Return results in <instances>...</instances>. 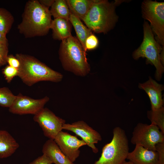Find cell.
<instances>
[{"mask_svg": "<svg viewBox=\"0 0 164 164\" xmlns=\"http://www.w3.org/2000/svg\"><path fill=\"white\" fill-rule=\"evenodd\" d=\"M7 63L9 65L18 69L20 66V63L19 60L15 56L11 54L8 55Z\"/></svg>", "mask_w": 164, "mask_h": 164, "instance_id": "29", "label": "cell"}, {"mask_svg": "<svg viewBox=\"0 0 164 164\" xmlns=\"http://www.w3.org/2000/svg\"><path fill=\"white\" fill-rule=\"evenodd\" d=\"M147 117L151 124L157 126L164 134V108L162 107L158 110H151L147 112Z\"/></svg>", "mask_w": 164, "mask_h": 164, "instance_id": "22", "label": "cell"}, {"mask_svg": "<svg viewBox=\"0 0 164 164\" xmlns=\"http://www.w3.org/2000/svg\"><path fill=\"white\" fill-rule=\"evenodd\" d=\"M121 164H134L130 161H125L124 162H122V163H121Z\"/></svg>", "mask_w": 164, "mask_h": 164, "instance_id": "32", "label": "cell"}, {"mask_svg": "<svg viewBox=\"0 0 164 164\" xmlns=\"http://www.w3.org/2000/svg\"><path fill=\"white\" fill-rule=\"evenodd\" d=\"M63 129L70 131L80 136L95 153H97L98 149L95 144L102 140L100 134L83 121H79L71 124H64Z\"/></svg>", "mask_w": 164, "mask_h": 164, "instance_id": "11", "label": "cell"}, {"mask_svg": "<svg viewBox=\"0 0 164 164\" xmlns=\"http://www.w3.org/2000/svg\"><path fill=\"white\" fill-rule=\"evenodd\" d=\"M15 56L20 63L18 76L29 86L40 81L58 83L63 79V76L61 73L33 56L22 53L16 54Z\"/></svg>", "mask_w": 164, "mask_h": 164, "instance_id": "2", "label": "cell"}, {"mask_svg": "<svg viewBox=\"0 0 164 164\" xmlns=\"http://www.w3.org/2000/svg\"><path fill=\"white\" fill-rule=\"evenodd\" d=\"M138 87L144 90L150 98L151 105V110L155 111L163 107V101L162 91L164 87L152 79L151 77L146 82L139 83Z\"/></svg>", "mask_w": 164, "mask_h": 164, "instance_id": "13", "label": "cell"}, {"mask_svg": "<svg viewBox=\"0 0 164 164\" xmlns=\"http://www.w3.org/2000/svg\"><path fill=\"white\" fill-rule=\"evenodd\" d=\"M86 52L75 37L71 36L62 40L58 53L63 68L77 76L84 77L87 75L91 67Z\"/></svg>", "mask_w": 164, "mask_h": 164, "instance_id": "3", "label": "cell"}, {"mask_svg": "<svg viewBox=\"0 0 164 164\" xmlns=\"http://www.w3.org/2000/svg\"><path fill=\"white\" fill-rule=\"evenodd\" d=\"M2 73L7 82L10 83L15 77L18 76V69L8 65L3 70Z\"/></svg>", "mask_w": 164, "mask_h": 164, "instance_id": "24", "label": "cell"}, {"mask_svg": "<svg viewBox=\"0 0 164 164\" xmlns=\"http://www.w3.org/2000/svg\"><path fill=\"white\" fill-rule=\"evenodd\" d=\"M40 4L44 7L49 9L51 7L55 0H39Z\"/></svg>", "mask_w": 164, "mask_h": 164, "instance_id": "30", "label": "cell"}, {"mask_svg": "<svg viewBox=\"0 0 164 164\" xmlns=\"http://www.w3.org/2000/svg\"><path fill=\"white\" fill-rule=\"evenodd\" d=\"M53 162L47 155L43 154L29 164H52Z\"/></svg>", "mask_w": 164, "mask_h": 164, "instance_id": "27", "label": "cell"}, {"mask_svg": "<svg viewBox=\"0 0 164 164\" xmlns=\"http://www.w3.org/2000/svg\"><path fill=\"white\" fill-rule=\"evenodd\" d=\"M33 119L39 124L44 136L53 140L62 131L63 126L66 122L65 120L56 116L46 108L34 115Z\"/></svg>", "mask_w": 164, "mask_h": 164, "instance_id": "9", "label": "cell"}, {"mask_svg": "<svg viewBox=\"0 0 164 164\" xmlns=\"http://www.w3.org/2000/svg\"><path fill=\"white\" fill-rule=\"evenodd\" d=\"M8 52V45L0 43V68L7 64Z\"/></svg>", "mask_w": 164, "mask_h": 164, "instance_id": "26", "label": "cell"}, {"mask_svg": "<svg viewBox=\"0 0 164 164\" xmlns=\"http://www.w3.org/2000/svg\"><path fill=\"white\" fill-rule=\"evenodd\" d=\"M54 140L61 151L73 162L80 155V148L86 145L83 140L62 131L57 134Z\"/></svg>", "mask_w": 164, "mask_h": 164, "instance_id": "12", "label": "cell"}, {"mask_svg": "<svg viewBox=\"0 0 164 164\" xmlns=\"http://www.w3.org/2000/svg\"><path fill=\"white\" fill-rule=\"evenodd\" d=\"M70 12L80 20L85 17L95 0H67Z\"/></svg>", "mask_w": 164, "mask_h": 164, "instance_id": "18", "label": "cell"}, {"mask_svg": "<svg viewBox=\"0 0 164 164\" xmlns=\"http://www.w3.org/2000/svg\"><path fill=\"white\" fill-rule=\"evenodd\" d=\"M118 1L95 0L82 20L87 27L96 33H107L114 26L118 19L115 7Z\"/></svg>", "mask_w": 164, "mask_h": 164, "instance_id": "4", "label": "cell"}, {"mask_svg": "<svg viewBox=\"0 0 164 164\" xmlns=\"http://www.w3.org/2000/svg\"><path fill=\"white\" fill-rule=\"evenodd\" d=\"M50 11L54 19L69 20L70 12L66 0H55Z\"/></svg>", "mask_w": 164, "mask_h": 164, "instance_id": "20", "label": "cell"}, {"mask_svg": "<svg viewBox=\"0 0 164 164\" xmlns=\"http://www.w3.org/2000/svg\"><path fill=\"white\" fill-rule=\"evenodd\" d=\"M47 96L39 99H34L19 94L12 105L9 108V111L13 114L19 115L36 114L44 108L49 101Z\"/></svg>", "mask_w": 164, "mask_h": 164, "instance_id": "10", "label": "cell"}, {"mask_svg": "<svg viewBox=\"0 0 164 164\" xmlns=\"http://www.w3.org/2000/svg\"><path fill=\"white\" fill-rule=\"evenodd\" d=\"M113 133L111 141L104 146L100 157L94 164H121L127 159L129 147L125 131L118 126Z\"/></svg>", "mask_w": 164, "mask_h": 164, "instance_id": "6", "label": "cell"}, {"mask_svg": "<svg viewBox=\"0 0 164 164\" xmlns=\"http://www.w3.org/2000/svg\"><path fill=\"white\" fill-rule=\"evenodd\" d=\"M69 20L75 30L77 39L86 51L85 42L87 38L92 34V31L85 26L79 18L70 13Z\"/></svg>", "mask_w": 164, "mask_h": 164, "instance_id": "19", "label": "cell"}, {"mask_svg": "<svg viewBox=\"0 0 164 164\" xmlns=\"http://www.w3.org/2000/svg\"><path fill=\"white\" fill-rule=\"evenodd\" d=\"M14 22V17L12 14L7 9L0 8V32L6 36Z\"/></svg>", "mask_w": 164, "mask_h": 164, "instance_id": "21", "label": "cell"}, {"mask_svg": "<svg viewBox=\"0 0 164 164\" xmlns=\"http://www.w3.org/2000/svg\"><path fill=\"white\" fill-rule=\"evenodd\" d=\"M131 142L135 145L155 151L156 145L164 142V134L154 124L139 123L134 129Z\"/></svg>", "mask_w": 164, "mask_h": 164, "instance_id": "8", "label": "cell"}, {"mask_svg": "<svg viewBox=\"0 0 164 164\" xmlns=\"http://www.w3.org/2000/svg\"><path fill=\"white\" fill-rule=\"evenodd\" d=\"M143 18L150 23L151 27L156 35V41L164 46V3L145 0L142 4Z\"/></svg>", "mask_w": 164, "mask_h": 164, "instance_id": "7", "label": "cell"}, {"mask_svg": "<svg viewBox=\"0 0 164 164\" xmlns=\"http://www.w3.org/2000/svg\"><path fill=\"white\" fill-rule=\"evenodd\" d=\"M51 16L49 9L42 6L38 0L28 1L17 28L26 38L45 36L50 29Z\"/></svg>", "mask_w": 164, "mask_h": 164, "instance_id": "1", "label": "cell"}, {"mask_svg": "<svg viewBox=\"0 0 164 164\" xmlns=\"http://www.w3.org/2000/svg\"><path fill=\"white\" fill-rule=\"evenodd\" d=\"M72 26L69 20L54 19L52 21L50 26V29L52 30L53 38L62 41L71 36Z\"/></svg>", "mask_w": 164, "mask_h": 164, "instance_id": "17", "label": "cell"}, {"mask_svg": "<svg viewBox=\"0 0 164 164\" xmlns=\"http://www.w3.org/2000/svg\"><path fill=\"white\" fill-rule=\"evenodd\" d=\"M19 147V143L7 131L0 130V158L12 155Z\"/></svg>", "mask_w": 164, "mask_h": 164, "instance_id": "16", "label": "cell"}, {"mask_svg": "<svg viewBox=\"0 0 164 164\" xmlns=\"http://www.w3.org/2000/svg\"><path fill=\"white\" fill-rule=\"evenodd\" d=\"M99 43L97 37L93 33L87 38L85 42V48L86 50H94L97 47Z\"/></svg>", "mask_w": 164, "mask_h": 164, "instance_id": "25", "label": "cell"}, {"mask_svg": "<svg viewBox=\"0 0 164 164\" xmlns=\"http://www.w3.org/2000/svg\"><path fill=\"white\" fill-rule=\"evenodd\" d=\"M42 151L55 164H75L63 153L54 140L49 139L43 145Z\"/></svg>", "mask_w": 164, "mask_h": 164, "instance_id": "15", "label": "cell"}, {"mask_svg": "<svg viewBox=\"0 0 164 164\" xmlns=\"http://www.w3.org/2000/svg\"><path fill=\"white\" fill-rule=\"evenodd\" d=\"M144 36L140 46L133 53L135 60L140 57L145 58L148 63L153 65L156 69L155 78L160 80L164 71V67L160 60V54L164 48L155 40L150 26L144 21L143 23Z\"/></svg>", "mask_w": 164, "mask_h": 164, "instance_id": "5", "label": "cell"}, {"mask_svg": "<svg viewBox=\"0 0 164 164\" xmlns=\"http://www.w3.org/2000/svg\"><path fill=\"white\" fill-rule=\"evenodd\" d=\"M16 96L7 87L0 88V106L9 108L12 105Z\"/></svg>", "mask_w": 164, "mask_h": 164, "instance_id": "23", "label": "cell"}, {"mask_svg": "<svg viewBox=\"0 0 164 164\" xmlns=\"http://www.w3.org/2000/svg\"><path fill=\"white\" fill-rule=\"evenodd\" d=\"M0 43L8 45V40L5 36L0 32Z\"/></svg>", "mask_w": 164, "mask_h": 164, "instance_id": "31", "label": "cell"}, {"mask_svg": "<svg viewBox=\"0 0 164 164\" xmlns=\"http://www.w3.org/2000/svg\"><path fill=\"white\" fill-rule=\"evenodd\" d=\"M155 151L159 155V164H164V142L159 143L156 145Z\"/></svg>", "mask_w": 164, "mask_h": 164, "instance_id": "28", "label": "cell"}, {"mask_svg": "<svg viewBox=\"0 0 164 164\" xmlns=\"http://www.w3.org/2000/svg\"><path fill=\"white\" fill-rule=\"evenodd\" d=\"M127 159L134 164H159V156L156 151L135 145L134 149L128 154Z\"/></svg>", "mask_w": 164, "mask_h": 164, "instance_id": "14", "label": "cell"}]
</instances>
